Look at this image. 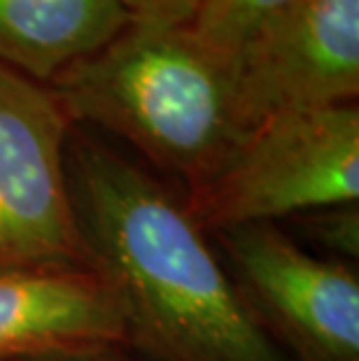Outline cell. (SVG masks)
I'll return each mask as SVG.
<instances>
[{"instance_id": "52a82bcc", "label": "cell", "mask_w": 359, "mask_h": 361, "mask_svg": "<svg viewBox=\"0 0 359 361\" xmlns=\"http://www.w3.org/2000/svg\"><path fill=\"white\" fill-rule=\"evenodd\" d=\"M124 345L117 298L91 266L0 268V361H63Z\"/></svg>"}, {"instance_id": "277c9868", "label": "cell", "mask_w": 359, "mask_h": 361, "mask_svg": "<svg viewBox=\"0 0 359 361\" xmlns=\"http://www.w3.org/2000/svg\"><path fill=\"white\" fill-rule=\"evenodd\" d=\"M56 94L0 66V268L89 266L66 171Z\"/></svg>"}, {"instance_id": "9c48e42d", "label": "cell", "mask_w": 359, "mask_h": 361, "mask_svg": "<svg viewBox=\"0 0 359 361\" xmlns=\"http://www.w3.org/2000/svg\"><path fill=\"white\" fill-rule=\"evenodd\" d=\"M296 0H203L187 30L196 42L229 63L252 35Z\"/></svg>"}, {"instance_id": "7a4b0ae2", "label": "cell", "mask_w": 359, "mask_h": 361, "mask_svg": "<svg viewBox=\"0 0 359 361\" xmlns=\"http://www.w3.org/2000/svg\"><path fill=\"white\" fill-rule=\"evenodd\" d=\"M68 117L112 130L192 189L243 135L229 66L187 28L128 26L51 80Z\"/></svg>"}, {"instance_id": "8992f818", "label": "cell", "mask_w": 359, "mask_h": 361, "mask_svg": "<svg viewBox=\"0 0 359 361\" xmlns=\"http://www.w3.org/2000/svg\"><path fill=\"white\" fill-rule=\"evenodd\" d=\"M226 66L241 133L285 110L357 103L359 0H296Z\"/></svg>"}, {"instance_id": "3957f363", "label": "cell", "mask_w": 359, "mask_h": 361, "mask_svg": "<svg viewBox=\"0 0 359 361\" xmlns=\"http://www.w3.org/2000/svg\"><path fill=\"white\" fill-rule=\"evenodd\" d=\"M357 201V103L296 107L264 119L185 198L208 233Z\"/></svg>"}, {"instance_id": "30bf717a", "label": "cell", "mask_w": 359, "mask_h": 361, "mask_svg": "<svg viewBox=\"0 0 359 361\" xmlns=\"http://www.w3.org/2000/svg\"><path fill=\"white\" fill-rule=\"evenodd\" d=\"M296 219L301 233L320 245L324 252H329V259L350 264V259L359 257V205H334L299 214Z\"/></svg>"}, {"instance_id": "8fae6325", "label": "cell", "mask_w": 359, "mask_h": 361, "mask_svg": "<svg viewBox=\"0 0 359 361\" xmlns=\"http://www.w3.org/2000/svg\"><path fill=\"white\" fill-rule=\"evenodd\" d=\"M128 14V26L150 30L187 28L203 0H119Z\"/></svg>"}, {"instance_id": "5b68a950", "label": "cell", "mask_w": 359, "mask_h": 361, "mask_svg": "<svg viewBox=\"0 0 359 361\" xmlns=\"http://www.w3.org/2000/svg\"><path fill=\"white\" fill-rule=\"evenodd\" d=\"M231 278L262 324L303 361H359V278L355 266L305 252L276 224L210 233Z\"/></svg>"}, {"instance_id": "6da1fadb", "label": "cell", "mask_w": 359, "mask_h": 361, "mask_svg": "<svg viewBox=\"0 0 359 361\" xmlns=\"http://www.w3.org/2000/svg\"><path fill=\"white\" fill-rule=\"evenodd\" d=\"M66 171L89 266L117 298L128 345L157 361H287L185 198L84 133L68 135Z\"/></svg>"}, {"instance_id": "ba28073f", "label": "cell", "mask_w": 359, "mask_h": 361, "mask_svg": "<svg viewBox=\"0 0 359 361\" xmlns=\"http://www.w3.org/2000/svg\"><path fill=\"white\" fill-rule=\"evenodd\" d=\"M126 28L119 0H0V66L51 82Z\"/></svg>"}, {"instance_id": "7c38bea8", "label": "cell", "mask_w": 359, "mask_h": 361, "mask_svg": "<svg viewBox=\"0 0 359 361\" xmlns=\"http://www.w3.org/2000/svg\"><path fill=\"white\" fill-rule=\"evenodd\" d=\"M63 361H128L119 355V350L101 352V355H91V357H78V359H63Z\"/></svg>"}]
</instances>
